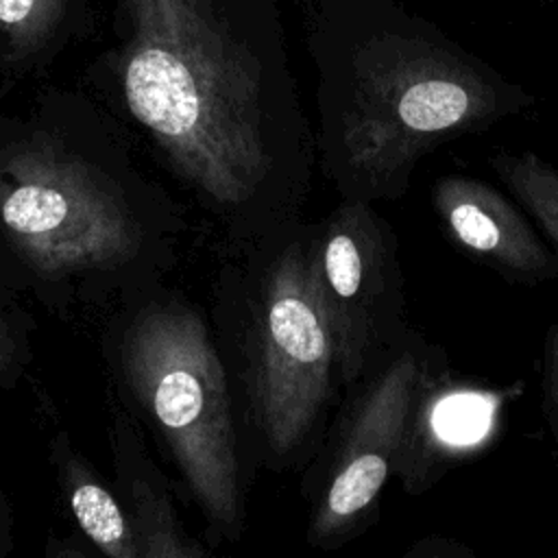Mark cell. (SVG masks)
I'll use <instances>...</instances> for the list:
<instances>
[{
	"instance_id": "3",
	"label": "cell",
	"mask_w": 558,
	"mask_h": 558,
	"mask_svg": "<svg viewBox=\"0 0 558 558\" xmlns=\"http://www.w3.org/2000/svg\"><path fill=\"white\" fill-rule=\"evenodd\" d=\"M211 327L233 388L253 469L296 466L338 397L333 340L312 281L307 222L222 253Z\"/></svg>"
},
{
	"instance_id": "13",
	"label": "cell",
	"mask_w": 558,
	"mask_h": 558,
	"mask_svg": "<svg viewBox=\"0 0 558 558\" xmlns=\"http://www.w3.org/2000/svg\"><path fill=\"white\" fill-rule=\"evenodd\" d=\"M65 0H0V33L15 57H28L46 46L57 31Z\"/></svg>"
},
{
	"instance_id": "14",
	"label": "cell",
	"mask_w": 558,
	"mask_h": 558,
	"mask_svg": "<svg viewBox=\"0 0 558 558\" xmlns=\"http://www.w3.org/2000/svg\"><path fill=\"white\" fill-rule=\"evenodd\" d=\"M545 392L549 418L558 440V323L549 325L545 336Z\"/></svg>"
},
{
	"instance_id": "9",
	"label": "cell",
	"mask_w": 558,
	"mask_h": 558,
	"mask_svg": "<svg viewBox=\"0 0 558 558\" xmlns=\"http://www.w3.org/2000/svg\"><path fill=\"white\" fill-rule=\"evenodd\" d=\"M116 490L129 512L142 558H205L211 554L183 525L166 473L148 453L144 427L118 401L109 414Z\"/></svg>"
},
{
	"instance_id": "2",
	"label": "cell",
	"mask_w": 558,
	"mask_h": 558,
	"mask_svg": "<svg viewBox=\"0 0 558 558\" xmlns=\"http://www.w3.org/2000/svg\"><path fill=\"white\" fill-rule=\"evenodd\" d=\"M185 207L120 133L41 107L0 118V281L65 323L168 286Z\"/></svg>"
},
{
	"instance_id": "7",
	"label": "cell",
	"mask_w": 558,
	"mask_h": 558,
	"mask_svg": "<svg viewBox=\"0 0 558 558\" xmlns=\"http://www.w3.org/2000/svg\"><path fill=\"white\" fill-rule=\"evenodd\" d=\"M427 386L425 360L401 344L353 390L351 412L312 493L307 545L338 547L366 523L408 451Z\"/></svg>"
},
{
	"instance_id": "6",
	"label": "cell",
	"mask_w": 558,
	"mask_h": 558,
	"mask_svg": "<svg viewBox=\"0 0 558 558\" xmlns=\"http://www.w3.org/2000/svg\"><path fill=\"white\" fill-rule=\"evenodd\" d=\"M307 253L340 386L353 392L405 331L397 235L375 203L340 198L307 225Z\"/></svg>"
},
{
	"instance_id": "5",
	"label": "cell",
	"mask_w": 558,
	"mask_h": 558,
	"mask_svg": "<svg viewBox=\"0 0 558 558\" xmlns=\"http://www.w3.org/2000/svg\"><path fill=\"white\" fill-rule=\"evenodd\" d=\"M512 100L462 57L416 39H373L320 107L316 157L340 198L392 201L436 146L493 124Z\"/></svg>"
},
{
	"instance_id": "8",
	"label": "cell",
	"mask_w": 558,
	"mask_h": 558,
	"mask_svg": "<svg viewBox=\"0 0 558 558\" xmlns=\"http://www.w3.org/2000/svg\"><path fill=\"white\" fill-rule=\"evenodd\" d=\"M432 207L458 246L501 275L527 283L558 279L556 255L497 187L449 174L434 183Z\"/></svg>"
},
{
	"instance_id": "12",
	"label": "cell",
	"mask_w": 558,
	"mask_h": 558,
	"mask_svg": "<svg viewBox=\"0 0 558 558\" xmlns=\"http://www.w3.org/2000/svg\"><path fill=\"white\" fill-rule=\"evenodd\" d=\"M35 320L22 299L0 281V388H15L33 364Z\"/></svg>"
},
{
	"instance_id": "10",
	"label": "cell",
	"mask_w": 558,
	"mask_h": 558,
	"mask_svg": "<svg viewBox=\"0 0 558 558\" xmlns=\"http://www.w3.org/2000/svg\"><path fill=\"white\" fill-rule=\"evenodd\" d=\"M59 495L81 536L102 556L142 558L129 512L116 490L89 464L65 432L50 440Z\"/></svg>"
},
{
	"instance_id": "15",
	"label": "cell",
	"mask_w": 558,
	"mask_h": 558,
	"mask_svg": "<svg viewBox=\"0 0 558 558\" xmlns=\"http://www.w3.org/2000/svg\"><path fill=\"white\" fill-rule=\"evenodd\" d=\"M13 549V514L7 493L0 484V558H4Z\"/></svg>"
},
{
	"instance_id": "1",
	"label": "cell",
	"mask_w": 558,
	"mask_h": 558,
	"mask_svg": "<svg viewBox=\"0 0 558 558\" xmlns=\"http://www.w3.org/2000/svg\"><path fill=\"white\" fill-rule=\"evenodd\" d=\"M120 102L220 253L303 222L316 137L218 0H124Z\"/></svg>"
},
{
	"instance_id": "11",
	"label": "cell",
	"mask_w": 558,
	"mask_h": 558,
	"mask_svg": "<svg viewBox=\"0 0 558 558\" xmlns=\"http://www.w3.org/2000/svg\"><path fill=\"white\" fill-rule=\"evenodd\" d=\"M490 166L558 246V168L532 150H499L490 157Z\"/></svg>"
},
{
	"instance_id": "4",
	"label": "cell",
	"mask_w": 558,
	"mask_h": 558,
	"mask_svg": "<svg viewBox=\"0 0 558 558\" xmlns=\"http://www.w3.org/2000/svg\"><path fill=\"white\" fill-rule=\"evenodd\" d=\"M118 401L153 434L214 545L246 527L253 464L209 314L163 286L102 323Z\"/></svg>"
}]
</instances>
